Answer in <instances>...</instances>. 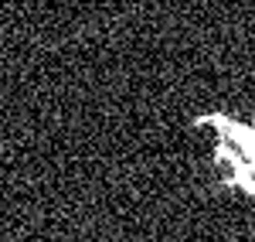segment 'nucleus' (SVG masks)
<instances>
[{"instance_id": "obj_1", "label": "nucleus", "mask_w": 255, "mask_h": 242, "mask_svg": "<svg viewBox=\"0 0 255 242\" xmlns=\"http://www.w3.org/2000/svg\"><path fill=\"white\" fill-rule=\"evenodd\" d=\"M221 143H218V161L228 164L232 171V184H242L249 195H255V123H238L228 116H215L211 120Z\"/></svg>"}]
</instances>
